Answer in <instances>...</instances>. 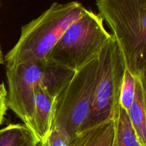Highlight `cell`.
<instances>
[{
    "label": "cell",
    "instance_id": "obj_18",
    "mask_svg": "<svg viewBox=\"0 0 146 146\" xmlns=\"http://www.w3.org/2000/svg\"><path fill=\"white\" fill-rule=\"evenodd\" d=\"M0 1H1V0H0Z\"/></svg>",
    "mask_w": 146,
    "mask_h": 146
},
{
    "label": "cell",
    "instance_id": "obj_7",
    "mask_svg": "<svg viewBox=\"0 0 146 146\" xmlns=\"http://www.w3.org/2000/svg\"><path fill=\"white\" fill-rule=\"evenodd\" d=\"M54 99L40 84L36 90L34 111V139L36 143L44 144L52 129Z\"/></svg>",
    "mask_w": 146,
    "mask_h": 146
},
{
    "label": "cell",
    "instance_id": "obj_12",
    "mask_svg": "<svg viewBox=\"0 0 146 146\" xmlns=\"http://www.w3.org/2000/svg\"><path fill=\"white\" fill-rule=\"evenodd\" d=\"M36 143L29 130L21 123H11L0 129V146H30Z\"/></svg>",
    "mask_w": 146,
    "mask_h": 146
},
{
    "label": "cell",
    "instance_id": "obj_14",
    "mask_svg": "<svg viewBox=\"0 0 146 146\" xmlns=\"http://www.w3.org/2000/svg\"><path fill=\"white\" fill-rule=\"evenodd\" d=\"M73 138L58 127H53L49 135L42 146H71Z\"/></svg>",
    "mask_w": 146,
    "mask_h": 146
},
{
    "label": "cell",
    "instance_id": "obj_3",
    "mask_svg": "<svg viewBox=\"0 0 146 146\" xmlns=\"http://www.w3.org/2000/svg\"><path fill=\"white\" fill-rule=\"evenodd\" d=\"M98 14L86 9L63 34L45 60L76 71L98 58L106 41L111 37Z\"/></svg>",
    "mask_w": 146,
    "mask_h": 146
},
{
    "label": "cell",
    "instance_id": "obj_6",
    "mask_svg": "<svg viewBox=\"0 0 146 146\" xmlns=\"http://www.w3.org/2000/svg\"><path fill=\"white\" fill-rule=\"evenodd\" d=\"M43 64L44 61L6 66L7 107L21 119L34 138L35 93L41 83Z\"/></svg>",
    "mask_w": 146,
    "mask_h": 146
},
{
    "label": "cell",
    "instance_id": "obj_8",
    "mask_svg": "<svg viewBox=\"0 0 146 146\" xmlns=\"http://www.w3.org/2000/svg\"><path fill=\"white\" fill-rule=\"evenodd\" d=\"M145 85L146 83L136 78L134 99L131 108L128 111L131 125L142 146H146Z\"/></svg>",
    "mask_w": 146,
    "mask_h": 146
},
{
    "label": "cell",
    "instance_id": "obj_1",
    "mask_svg": "<svg viewBox=\"0 0 146 146\" xmlns=\"http://www.w3.org/2000/svg\"><path fill=\"white\" fill-rule=\"evenodd\" d=\"M112 31L126 69L146 83V0H96Z\"/></svg>",
    "mask_w": 146,
    "mask_h": 146
},
{
    "label": "cell",
    "instance_id": "obj_5",
    "mask_svg": "<svg viewBox=\"0 0 146 146\" xmlns=\"http://www.w3.org/2000/svg\"><path fill=\"white\" fill-rule=\"evenodd\" d=\"M98 58V75L94 100L81 131L113 120L120 105V94L126 67L113 36L106 41Z\"/></svg>",
    "mask_w": 146,
    "mask_h": 146
},
{
    "label": "cell",
    "instance_id": "obj_16",
    "mask_svg": "<svg viewBox=\"0 0 146 146\" xmlns=\"http://www.w3.org/2000/svg\"><path fill=\"white\" fill-rule=\"evenodd\" d=\"M5 64V61H4V56L3 55L2 51H1V46H0V65H4Z\"/></svg>",
    "mask_w": 146,
    "mask_h": 146
},
{
    "label": "cell",
    "instance_id": "obj_11",
    "mask_svg": "<svg viewBox=\"0 0 146 146\" xmlns=\"http://www.w3.org/2000/svg\"><path fill=\"white\" fill-rule=\"evenodd\" d=\"M114 121L112 146H142L130 121L128 113L119 105Z\"/></svg>",
    "mask_w": 146,
    "mask_h": 146
},
{
    "label": "cell",
    "instance_id": "obj_2",
    "mask_svg": "<svg viewBox=\"0 0 146 146\" xmlns=\"http://www.w3.org/2000/svg\"><path fill=\"white\" fill-rule=\"evenodd\" d=\"M86 8L77 1L54 2L21 29L19 40L4 56L6 66L44 61L67 29Z\"/></svg>",
    "mask_w": 146,
    "mask_h": 146
},
{
    "label": "cell",
    "instance_id": "obj_10",
    "mask_svg": "<svg viewBox=\"0 0 146 146\" xmlns=\"http://www.w3.org/2000/svg\"><path fill=\"white\" fill-rule=\"evenodd\" d=\"M75 72L44 60L41 86L55 98L71 80Z\"/></svg>",
    "mask_w": 146,
    "mask_h": 146
},
{
    "label": "cell",
    "instance_id": "obj_4",
    "mask_svg": "<svg viewBox=\"0 0 146 146\" xmlns=\"http://www.w3.org/2000/svg\"><path fill=\"white\" fill-rule=\"evenodd\" d=\"M98 75V58L74 73L54 99L53 127L61 128L73 138L81 131L91 111Z\"/></svg>",
    "mask_w": 146,
    "mask_h": 146
},
{
    "label": "cell",
    "instance_id": "obj_17",
    "mask_svg": "<svg viewBox=\"0 0 146 146\" xmlns=\"http://www.w3.org/2000/svg\"><path fill=\"white\" fill-rule=\"evenodd\" d=\"M30 146H42V145H41V143H34L31 144Z\"/></svg>",
    "mask_w": 146,
    "mask_h": 146
},
{
    "label": "cell",
    "instance_id": "obj_15",
    "mask_svg": "<svg viewBox=\"0 0 146 146\" xmlns=\"http://www.w3.org/2000/svg\"><path fill=\"white\" fill-rule=\"evenodd\" d=\"M7 107V91L3 83H0V126L5 119Z\"/></svg>",
    "mask_w": 146,
    "mask_h": 146
},
{
    "label": "cell",
    "instance_id": "obj_13",
    "mask_svg": "<svg viewBox=\"0 0 146 146\" xmlns=\"http://www.w3.org/2000/svg\"><path fill=\"white\" fill-rule=\"evenodd\" d=\"M136 78L125 69L120 94V106L128 113L134 99Z\"/></svg>",
    "mask_w": 146,
    "mask_h": 146
},
{
    "label": "cell",
    "instance_id": "obj_9",
    "mask_svg": "<svg viewBox=\"0 0 146 146\" xmlns=\"http://www.w3.org/2000/svg\"><path fill=\"white\" fill-rule=\"evenodd\" d=\"M114 138V121H106L80 131L71 146H112Z\"/></svg>",
    "mask_w": 146,
    "mask_h": 146
}]
</instances>
